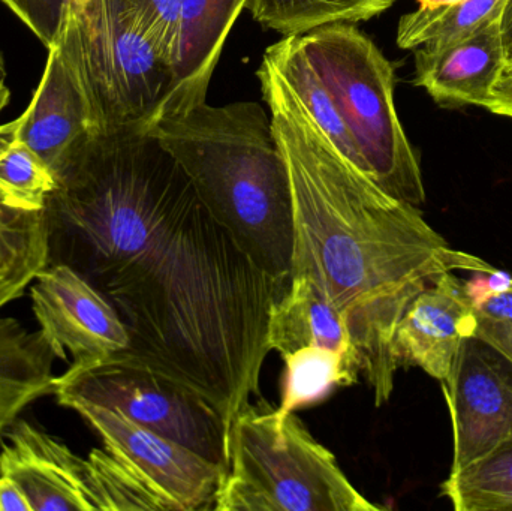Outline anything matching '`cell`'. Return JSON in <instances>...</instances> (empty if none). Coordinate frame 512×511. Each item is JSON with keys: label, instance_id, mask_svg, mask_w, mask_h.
Instances as JSON below:
<instances>
[{"label": "cell", "instance_id": "obj_8", "mask_svg": "<svg viewBox=\"0 0 512 511\" xmlns=\"http://www.w3.org/2000/svg\"><path fill=\"white\" fill-rule=\"evenodd\" d=\"M57 404H95L119 411L132 422L188 447L227 473L230 425L206 398L135 356L117 351L74 362L56 377Z\"/></svg>", "mask_w": 512, "mask_h": 511}, {"label": "cell", "instance_id": "obj_3", "mask_svg": "<svg viewBox=\"0 0 512 511\" xmlns=\"http://www.w3.org/2000/svg\"><path fill=\"white\" fill-rule=\"evenodd\" d=\"M198 203L155 137L138 128L102 132L72 156L48 197L50 264L71 267L111 303Z\"/></svg>", "mask_w": 512, "mask_h": 511}, {"label": "cell", "instance_id": "obj_20", "mask_svg": "<svg viewBox=\"0 0 512 511\" xmlns=\"http://www.w3.org/2000/svg\"><path fill=\"white\" fill-rule=\"evenodd\" d=\"M50 266L47 219L0 203V311Z\"/></svg>", "mask_w": 512, "mask_h": 511}, {"label": "cell", "instance_id": "obj_36", "mask_svg": "<svg viewBox=\"0 0 512 511\" xmlns=\"http://www.w3.org/2000/svg\"><path fill=\"white\" fill-rule=\"evenodd\" d=\"M460 2V0H417L418 8L436 9L442 6L453 5V3Z\"/></svg>", "mask_w": 512, "mask_h": 511}, {"label": "cell", "instance_id": "obj_33", "mask_svg": "<svg viewBox=\"0 0 512 511\" xmlns=\"http://www.w3.org/2000/svg\"><path fill=\"white\" fill-rule=\"evenodd\" d=\"M502 39H504L507 63H512V0L505 2L501 18Z\"/></svg>", "mask_w": 512, "mask_h": 511}, {"label": "cell", "instance_id": "obj_10", "mask_svg": "<svg viewBox=\"0 0 512 511\" xmlns=\"http://www.w3.org/2000/svg\"><path fill=\"white\" fill-rule=\"evenodd\" d=\"M71 410L98 432L107 452L146 477L177 510L215 509L216 492L227 474L218 465L111 408L75 404Z\"/></svg>", "mask_w": 512, "mask_h": 511}, {"label": "cell", "instance_id": "obj_12", "mask_svg": "<svg viewBox=\"0 0 512 511\" xmlns=\"http://www.w3.org/2000/svg\"><path fill=\"white\" fill-rule=\"evenodd\" d=\"M44 74L20 116L15 138L60 176L72 156L101 134L68 47L60 36L47 48Z\"/></svg>", "mask_w": 512, "mask_h": 511}, {"label": "cell", "instance_id": "obj_23", "mask_svg": "<svg viewBox=\"0 0 512 511\" xmlns=\"http://www.w3.org/2000/svg\"><path fill=\"white\" fill-rule=\"evenodd\" d=\"M507 0H460L436 9L418 8L403 15L397 45L403 50L444 48L502 17Z\"/></svg>", "mask_w": 512, "mask_h": 511}, {"label": "cell", "instance_id": "obj_27", "mask_svg": "<svg viewBox=\"0 0 512 511\" xmlns=\"http://www.w3.org/2000/svg\"><path fill=\"white\" fill-rule=\"evenodd\" d=\"M138 27L149 36L159 53L176 66L182 38L180 0H122Z\"/></svg>", "mask_w": 512, "mask_h": 511}, {"label": "cell", "instance_id": "obj_11", "mask_svg": "<svg viewBox=\"0 0 512 511\" xmlns=\"http://www.w3.org/2000/svg\"><path fill=\"white\" fill-rule=\"evenodd\" d=\"M32 311L54 357L99 359L131 344L116 308L65 264H50L30 288Z\"/></svg>", "mask_w": 512, "mask_h": 511}, {"label": "cell", "instance_id": "obj_14", "mask_svg": "<svg viewBox=\"0 0 512 511\" xmlns=\"http://www.w3.org/2000/svg\"><path fill=\"white\" fill-rule=\"evenodd\" d=\"M5 435L0 476L17 483L32 511H95L86 459L27 420H15Z\"/></svg>", "mask_w": 512, "mask_h": 511}, {"label": "cell", "instance_id": "obj_1", "mask_svg": "<svg viewBox=\"0 0 512 511\" xmlns=\"http://www.w3.org/2000/svg\"><path fill=\"white\" fill-rule=\"evenodd\" d=\"M256 77L291 185V278L306 279L342 312L381 407L394 390V332L409 303L441 273L495 270L451 249L417 206L346 161L265 56Z\"/></svg>", "mask_w": 512, "mask_h": 511}, {"label": "cell", "instance_id": "obj_5", "mask_svg": "<svg viewBox=\"0 0 512 511\" xmlns=\"http://www.w3.org/2000/svg\"><path fill=\"white\" fill-rule=\"evenodd\" d=\"M215 511H379L295 413L249 402L230 426V467Z\"/></svg>", "mask_w": 512, "mask_h": 511}, {"label": "cell", "instance_id": "obj_31", "mask_svg": "<svg viewBox=\"0 0 512 511\" xmlns=\"http://www.w3.org/2000/svg\"><path fill=\"white\" fill-rule=\"evenodd\" d=\"M486 108L499 116L512 119V63L505 65L498 83L493 87L492 99Z\"/></svg>", "mask_w": 512, "mask_h": 511}, {"label": "cell", "instance_id": "obj_37", "mask_svg": "<svg viewBox=\"0 0 512 511\" xmlns=\"http://www.w3.org/2000/svg\"><path fill=\"white\" fill-rule=\"evenodd\" d=\"M71 2H83V0H71Z\"/></svg>", "mask_w": 512, "mask_h": 511}, {"label": "cell", "instance_id": "obj_19", "mask_svg": "<svg viewBox=\"0 0 512 511\" xmlns=\"http://www.w3.org/2000/svg\"><path fill=\"white\" fill-rule=\"evenodd\" d=\"M264 56L273 63L280 77L303 105L304 111L322 135L333 144L334 149L355 168L363 171V161L351 132L346 128L333 96L310 65L298 42V36H283V39L265 50Z\"/></svg>", "mask_w": 512, "mask_h": 511}, {"label": "cell", "instance_id": "obj_9", "mask_svg": "<svg viewBox=\"0 0 512 511\" xmlns=\"http://www.w3.org/2000/svg\"><path fill=\"white\" fill-rule=\"evenodd\" d=\"M442 387L453 426L450 473L512 441V363L492 345L463 339Z\"/></svg>", "mask_w": 512, "mask_h": 511}, {"label": "cell", "instance_id": "obj_7", "mask_svg": "<svg viewBox=\"0 0 512 511\" xmlns=\"http://www.w3.org/2000/svg\"><path fill=\"white\" fill-rule=\"evenodd\" d=\"M77 66L99 132L141 128L173 86L174 72L122 0L69 3L59 33Z\"/></svg>", "mask_w": 512, "mask_h": 511}, {"label": "cell", "instance_id": "obj_18", "mask_svg": "<svg viewBox=\"0 0 512 511\" xmlns=\"http://www.w3.org/2000/svg\"><path fill=\"white\" fill-rule=\"evenodd\" d=\"M54 359L39 330L0 318V438L29 405L54 395Z\"/></svg>", "mask_w": 512, "mask_h": 511}, {"label": "cell", "instance_id": "obj_16", "mask_svg": "<svg viewBox=\"0 0 512 511\" xmlns=\"http://www.w3.org/2000/svg\"><path fill=\"white\" fill-rule=\"evenodd\" d=\"M248 0H180L182 38L170 92L153 117L206 101L225 42Z\"/></svg>", "mask_w": 512, "mask_h": 511}, {"label": "cell", "instance_id": "obj_6", "mask_svg": "<svg viewBox=\"0 0 512 511\" xmlns=\"http://www.w3.org/2000/svg\"><path fill=\"white\" fill-rule=\"evenodd\" d=\"M333 96L363 161V173L397 200L426 201L423 174L394 104V66L354 23L297 35Z\"/></svg>", "mask_w": 512, "mask_h": 511}, {"label": "cell", "instance_id": "obj_25", "mask_svg": "<svg viewBox=\"0 0 512 511\" xmlns=\"http://www.w3.org/2000/svg\"><path fill=\"white\" fill-rule=\"evenodd\" d=\"M441 495L456 511H512V441L450 473Z\"/></svg>", "mask_w": 512, "mask_h": 511}, {"label": "cell", "instance_id": "obj_15", "mask_svg": "<svg viewBox=\"0 0 512 511\" xmlns=\"http://www.w3.org/2000/svg\"><path fill=\"white\" fill-rule=\"evenodd\" d=\"M501 18L448 47L415 48V84L441 107L486 108L507 65Z\"/></svg>", "mask_w": 512, "mask_h": 511}, {"label": "cell", "instance_id": "obj_29", "mask_svg": "<svg viewBox=\"0 0 512 511\" xmlns=\"http://www.w3.org/2000/svg\"><path fill=\"white\" fill-rule=\"evenodd\" d=\"M471 296L477 318L512 323V281L508 282L507 287L499 290H490L481 296Z\"/></svg>", "mask_w": 512, "mask_h": 511}, {"label": "cell", "instance_id": "obj_17", "mask_svg": "<svg viewBox=\"0 0 512 511\" xmlns=\"http://www.w3.org/2000/svg\"><path fill=\"white\" fill-rule=\"evenodd\" d=\"M267 341L270 351L282 359L300 348L324 347L354 359L360 366L342 312L303 278H291L288 290L271 306Z\"/></svg>", "mask_w": 512, "mask_h": 511}, {"label": "cell", "instance_id": "obj_35", "mask_svg": "<svg viewBox=\"0 0 512 511\" xmlns=\"http://www.w3.org/2000/svg\"><path fill=\"white\" fill-rule=\"evenodd\" d=\"M18 126H20V117H18V119L12 120V122L3 123V125H0V149L14 140L15 134H17L18 131Z\"/></svg>", "mask_w": 512, "mask_h": 511}, {"label": "cell", "instance_id": "obj_26", "mask_svg": "<svg viewBox=\"0 0 512 511\" xmlns=\"http://www.w3.org/2000/svg\"><path fill=\"white\" fill-rule=\"evenodd\" d=\"M56 185L50 167L17 138L0 149V203L21 212H41Z\"/></svg>", "mask_w": 512, "mask_h": 511}, {"label": "cell", "instance_id": "obj_13", "mask_svg": "<svg viewBox=\"0 0 512 511\" xmlns=\"http://www.w3.org/2000/svg\"><path fill=\"white\" fill-rule=\"evenodd\" d=\"M477 323L469 285L453 272L436 276L409 303L393 339L397 369L420 368L444 381L463 339Z\"/></svg>", "mask_w": 512, "mask_h": 511}, {"label": "cell", "instance_id": "obj_30", "mask_svg": "<svg viewBox=\"0 0 512 511\" xmlns=\"http://www.w3.org/2000/svg\"><path fill=\"white\" fill-rule=\"evenodd\" d=\"M477 317V315H475ZM472 336L483 339L512 363V323L477 318Z\"/></svg>", "mask_w": 512, "mask_h": 511}, {"label": "cell", "instance_id": "obj_21", "mask_svg": "<svg viewBox=\"0 0 512 511\" xmlns=\"http://www.w3.org/2000/svg\"><path fill=\"white\" fill-rule=\"evenodd\" d=\"M280 416L325 401L336 387L357 383L360 366L354 359L324 347H304L283 357Z\"/></svg>", "mask_w": 512, "mask_h": 511}, {"label": "cell", "instance_id": "obj_34", "mask_svg": "<svg viewBox=\"0 0 512 511\" xmlns=\"http://www.w3.org/2000/svg\"><path fill=\"white\" fill-rule=\"evenodd\" d=\"M6 66L3 54L0 53V114L8 107L9 101H11V90H9L8 83H6Z\"/></svg>", "mask_w": 512, "mask_h": 511}, {"label": "cell", "instance_id": "obj_2", "mask_svg": "<svg viewBox=\"0 0 512 511\" xmlns=\"http://www.w3.org/2000/svg\"><path fill=\"white\" fill-rule=\"evenodd\" d=\"M289 285L274 281L200 203L111 302L128 350L206 396L231 426L259 395L268 318Z\"/></svg>", "mask_w": 512, "mask_h": 511}, {"label": "cell", "instance_id": "obj_24", "mask_svg": "<svg viewBox=\"0 0 512 511\" xmlns=\"http://www.w3.org/2000/svg\"><path fill=\"white\" fill-rule=\"evenodd\" d=\"M86 468L95 511H179L146 477L105 449H93Z\"/></svg>", "mask_w": 512, "mask_h": 511}, {"label": "cell", "instance_id": "obj_4", "mask_svg": "<svg viewBox=\"0 0 512 511\" xmlns=\"http://www.w3.org/2000/svg\"><path fill=\"white\" fill-rule=\"evenodd\" d=\"M155 137L191 180L198 200L274 281L291 282L294 206L271 114L254 101H200L158 114Z\"/></svg>", "mask_w": 512, "mask_h": 511}, {"label": "cell", "instance_id": "obj_28", "mask_svg": "<svg viewBox=\"0 0 512 511\" xmlns=\"http://www.w3.org/2000/svg\"><path fill=\"white\" fill-rule=\"evenodd\" d=\"M45 47L56 42L71 0H0Z\"/></svg>", "mask_w": 512, "mask_h": 511}, {"label": "cell", "instance_id": "obj_22", "mask_svg": "<svg viewBox=\"0 0 512 511\" xmlns=\"http://www.w3.org/2000/svg\"><path fill=\"white\" fill-rule=\"evenodd\" d=\"M397 0H248L246 9L265 29L283 36L303 35L336 23L372 20Z\"/></svg>", "mask_w": 512, "mask_h": 511}, {"label": "cell", "instance_id": "obj_32", "mask_svg": "<svg viewBox=\"0 0 512 511\" xmlns=\"http://www.w3.org/2000/svg\"><path fill=\"white\" fill-rule=\"evenodd\" d=\"M0 511H32L26 494L17 483L0 476Z\"/></svg>", "mask_w": 512, "mask_h": 511}]
</instances>
